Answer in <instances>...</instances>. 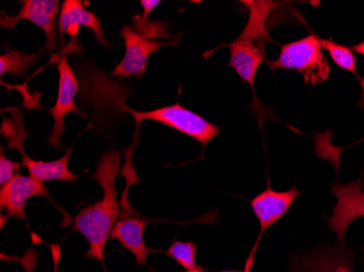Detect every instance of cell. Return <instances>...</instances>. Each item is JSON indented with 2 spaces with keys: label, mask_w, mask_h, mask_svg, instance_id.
I'll return each mask as SVG.
<instances>
[{
  "label": "cell",
  "mask_w": 364,
  "mask_h": 272,
  "mask_svg": "<svg viewBox=\"0 0 364 272\" xmlns=\"http://www.w3.org/2000/svg\"><path fill=\"white\" fill-rule=\"evenodd\" d=\"M122 161V153L117 149L106 151L98 159L93 178L103 190V198L83 208L73 220V230L79 231L90 244L85 256L103 263L106 243L120 214L116 180Z\"/></svg>",
  "instance_id": "obj_1"
},
{
  "label": "cell",
  "mask_w": 364,
  "mask_h": 272,
  "mask_svg": "<svg viewBox=\"0 0 364 272\" xmlns=\"http://www.w3.org/2000/svg\"><path fill=\"white\" fill-rule=\"evenodd\" d=\"M80 104L87 116L91 114L96 128L114 122L128 114L126 98L130 89L126 84L112 79L95 65L80 69Z\"/></svg>",
  "instance_id": "obj_2"
},
{
  "label": "cell",
  "mask_w": 364,
  "mask_h": 272,
  "mask_svg": "<svg viewBox=\"0 0 364 272\" xmlns=\"http://www.w3.org/2000/svg\"><path fill=\"white\" fill-rule=\"evenodd\" d=\"M272 71L296 70L306 85H318L328 79L331 65L323 53L320 38L310 36L283 45L277 60H267Z\"/></svg>",
  "instance_id": "obj_3"
},
{
  "label": "cell",
  "mask_w": 364,
  "mask_h": 272,
  "mask_svg": "<svg viewBox=\"0 0 364 272\" xmlns=\"http://www.w3.org/2000/svg\"><path fill=\"white\" fill-rule=\"evenodd\" d=\"M128 114H132L138 129L143 121L159 122L194 138L201 143L203 148L220 134V126L210 124L203 116L183 107L179 103L150 111H138L129 107Z\"/></svg>",
  "instance_id": "obj_4"
},
{
  "label": "cell",
  "mask_w": 364,
  "mask_h": 272,
  "mask_svg": "<svg viewBox=\"0 0 364 272\" xmlns=\"http://www.w3.org/2000/svg\"><path fill=\"white\" fill-rule=\"evenodd\" d=\"M59 72L58 96L54 107L48 110L54 116V126L50 131L48 143L55 148L61 147V136L65 133V118L70 112L79 114L82 118H89L85 111H81L75 105V97L79 93L80 82L67 57L63 56L57 62Z\"/></svg>",
  "instance_id": "obj_5"
},
{
  "label": "cell",
  "mask_w": 364,
  "mask_h": 272,
  "mask_svg": "<svg viewBox=\"0 0 364 272\" xmlns=\"http://www.w3.org/2000/svg\"><path fill=\"white\" fill-rule=\"evenodd\" d=\"M299 195V190L296 187H292L289 191L276 192L272 190L269 184V187L265 191L262 192L251 200V207L259 222V234L245 263V271L250 272L252 269L255 253L265 231L269 230L279 219L285 216L286 212L289 210L294 200Z\"/></svg>",
  "instance_id": "obj_6"
},
{
  "label": "cell",
  "mask_w": 364,
  "mask_h": 272,
  "mask_svg": "<svg viewBox=\"0 0 364 272\" xmlns=\"http://www.w3.org/2000/svg\"><path fill=\"white\" fill-rule=\"evenodd\" d=\"M120 36L124 38L126 54L117 67H114L112 75L128 79L131 77H142L146 71L149 58L153 53L157 52L161 47L177 46L178 38L171 42H155L147 40L136 32L134 28L124 24L120 30Z\"/></svg>",
  "instance_id": "obj_7"
},
{
  "label": "cell",
  "mask_w": 364,
  "mask_h": 272,
  "mask_svg": "<svg viewBox=\"0 0 364 272\" xmlns=\"http://www.w3.org/2000/svg\"><path fill=\"white\" fill-rule=\"evenodd\" d=\"M332 191L337 202L333 216L327 221L338 242L343 245L349 226L357 219L364 218L363 178L360 177L348 184H334Z\"/></svg>",
  "instance_id": "obj_8"
},
{
  "label": "cell",
  "mask_w": 364,
  "mask_h": 272,
  "mask_svg": "<svg viewBox=\"0 0 364 272\" xmlns=\"http://www.w3.org/2000/svg\"><path fill=\"white\" fill-rule=\"evenodd\" d=\"M22 4V9L14 16H7L3 12L0 23L4 28L11 30L21 20H28L42 28L46 34V44L40 54L45 50H48L49 53L54 52V49L58 45L57 19L60 13V3L58 0H24Z\"/></svg>",
  "instance_id": "obj_9"
},
{
  "label": "cell",
  "mask_w": 364,
  "mask_h": 272,
  "mask_svg": "<svg viewBox=\"0 0 364 272\" xmlns=\"http://www.w3.org/2000/svg\"><path fill=\"white\" fill-rule=\"evenodd\" d=\"M12 116H14V122L18 128V135L9 141L8 148L19 149L22 155V163L26 165L31 177L36 178L41 182L54 181V180L65 182L77 181L79 177L73 175L68 167L73 147L67 149L65 154L57 161H38L30 158L26 155V148L23 146L24 141L28 138V132L23 126V116L18 111H12Z\"/></svg>",
  "instance_id": "obj_10"
},
{
  "label": "cell",
  "mask_w": 364,
  "mask_h": 272,
  "mask_svg": "<svg viewBox=\"0 0 364 272\" xmlns=\"http://www.w3.org/2000/svg\"><path fill=\"white\" fill-rule=\"evenodd\" d=\"M45 196L49 198L48 191L43 182L31 175H14L11 181L0 186V207L7 210L8 218L26 221V202L31 197Z\"/></svg>",
  "instance_id": "obj_11"
},
{
  "label": "cell",
  "mask_w": 364,
  "mask_h": 272,
  "mask_svg": "<svg viewBox=\"0 0 364 272\" xmlns=\"http://www.w3.org/2000/svg\"><path fill=\"white\" fill-rule=\"evenodd\" d=\"M264 42H253L245 38H237L234 43L229 44L230 49V60L229 67H234L242 81L250 84L253 89V95L257 99L255 82L257 69L263 62H267L264 53Z\"/></svg>",
  "instance_id": "obj_12"
},
{
  "label": "cell",
  "mask_w": 364,
  "mask_h": 272,
  "mask_svg": "<svg viewBox=\"0 0 364 272\" xmlns=\"http://www.w3.org/2000/svg\"><path fill=\"white\" fill-rule=\"evenodd\" d=\"M147 221L138 217H127L117 221L110 231L109 239L119 241L122 247L130 251L136 257L138 265L146 263L147 257L154 249H149L143 239Z\"/></svg>",
  "instance_id": "obj_13"
},
{
  "label": "cell",
  "mask_w": 364,
  "mask_h": 272,
  "mask_svg": "<svg viewBox=\"0 0 364 272\" xmlns=\"http://www.w3.org/2000/svg\"><path fill=\"white\" fill-rule=\"evenodd\" d=\"M70 24H77V26H85L91 28L97 40L102 46L112 48V45L104 36L103 28L101 21L94 12L85 9V4L81 0H65L61 5L59 13L58 30L60 34L61 42L65 30Z\"/></svg>",
  "instance_id": "obj_14"
},
{
  "label": "cell",
  "mask_w": 364,
  "mask_h": 272,
  "mask_svg": "<svg viewBox=\"0 0 364 272\" xmlns=\"http://www.w3.org/2000/svg\"><path fill=\"white\" fill-rule=\"evenodd\" d=\"M40 58V54H23L14 49L6 48V54L0 56V75H14L16 77H24L28 69L36 65Z\"/></svg>",
  "instance_id": "obj_15"
},
{
  "label": "cell",
  "mask_w": 364,
  "mask_h": 272,
  "mask_svg": "<svg viewBox=\"0 0 364 272\" xmlns=\"http://www.w3.org/2000/svg\"><path fill=\"white\" fill-rule=\"evenodd\" d=\"M320 40L323 50H326L328 53L329 57L334 61L335 65H338L343 70L349 71V72L355 75L361 83L362 87H364V80H362V77L358 75L357 57L355 56L351 48L331 40L320 38Z\"/></svg>",
  "instance_id": "obj_16"
},
{
  "label": "cell",
  "mask_w": 364,
  "mask_h": 272,
  "mask_svg": "<svg viewBox=\"0 0 364 272\" xmlns=\"http://www.w3.org/2000/svg\"><path fill=\"white\" fill-rule=\"evenodd\" d=\"M173 261H177L181 267L185 268L187 271L198 269L196 265V244L191 242H182L176 240L169 247L168 251H165Z\"/></svg>",
  "instance_id": "obj_17"
},
{
  "label": "cell",
  "mask_w": 364,
  "mask_h": 272,
  "mask_svg": "<svg viewBox=\"0 0 364 272\" xmlns=\"http://www.w3.org/2000/svg\"><path fill=\"white\" fill-rule=\"evenodd\" d=\"M134 30L143 38H166L169 40L171 34L168 32V23L167 22L155 21L150 22L149 19H144L142 16H134L132 19Z\"/></svg>",
  "instance_id": "obj_18"
},
{
  "label": "cell",
  "mask_w": 364,
  "mask_h": 272,
  "mask_svg": "<svg viewBox=\"0 0 364 272\" xmlns=\"http://www.w3.org/2000/svg\"><path fill=\"white\" fill-rule=\"evenodd\" d=\"M20 169V163H14L5 156L4 147H1L0 153V186L5 185L8 182L14 179V175H18Z\"/></svg>",
  "instance_id": "obj_19"
},
{
  "label": "cell",
  "mask_w": 364,
  "mask_h": 272,
  "mask_svg": "<svg viewBox=\"0 0 364 272\" xmlns=\"http://www.w3.org/2000/svg\"><path fill=\"white\" fill-rule=\"evenodd\" d=\"M326 265L323 268V272H350V263L347 261L346 254L337 251L336 256L325 257Z\"/></svg>",
  "instance_id": "obj_20"
},
{
  "label": "cell",
  "mask_w": 364,
  "mask_h": 272,
  "mask_svg": "<svg viewBox=\"0 0 364 272\" xmlns=\"http://www.w3.org/2000/svg\"><path fill=\"white\" fill-rule=\"evenodd\" d=\"M140 4L143 7L142 18L149 19V16L152 10H154L161 4V1L159 0H141Z\"/></svg>",
  "instance_id": "obj_21"
},
{
  "label": "cell",
  "mask_w": 364,
  "mask_h": 272,
  "mask_svg": "<svg viewBox=\"0 0 364 272\" xmlns=\"http://www.w3.org/2000/svg\"><path fill=\"white\" fill-rule=\"evenodd\" d=\"M351 50L355 53V54L363 55L364 56V42L359 43V44L351 47Z\"/></svg>",
  "instance_id": "obj_22"
},
{
  "label": "cell",
  "mask_w": 364,
  "mask_h": 272,
  "mask_svg": "<svg viewBox=\"0 0 364 272\" xmlns=\"http://www.w3.org/2000/svg\"><path fill=\"white\" fill-rule=\"evenodd\" d=\"M218 272H247L245 270H224V271H218Z\"/></svg>",
  "instance_id": "obj_23"
}]
</instances>
